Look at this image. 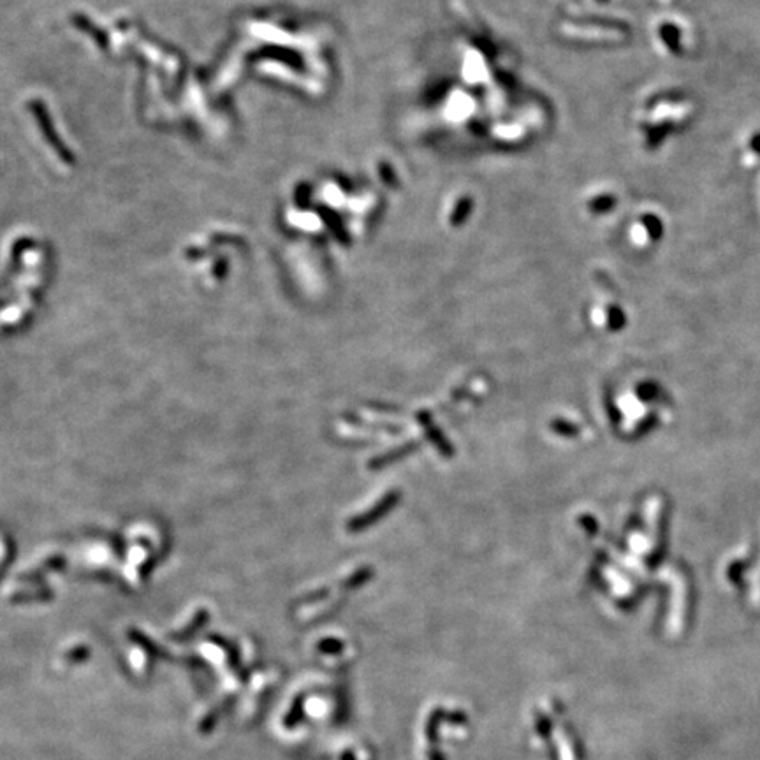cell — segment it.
<instances>
[{
  "label": "cell",
  "mask_w": 760,
  "mask_h": 760,
  "mask_svg": "<svg viewBox=\"0 0 760 760\" xmlns=\"http://www.w3.org/2000/svg\"><path fill=\"white\" fill-rule=\"evenodd\" d=\"M574 30L576 34H581V36L606 41H620L630 34L629 27L625 23L613 22V20H592L585 25H578Z\"/></svg>",
  "instance_id": "6da1fadb"
},
{
  "label": "cell",
  "mask_w": 760,
  "mask_h": 760,
  "mask_svg": "<svg viewBox=\"0 0 760 760\" xmlns=\"http://www.w3.org/2000/svg\"><path fill=\"white\" fill-rule=\"evenodd\" d=\"M676 127L678 124L673 120V118H662V120H658L657 124L644 125L643 132H644V141H646V148H650V150H657L662 142H664L665 139L669 138V136L676 131Z\"/></svg>",
  "instance_id": "7a4b0ae2"
},
{
  "label": "cell",
  "mask_w": 760,
  "mask_h": 760,
  "mask_svg": "<svg viewBox=\"0 0 760 760\" xmlns=\"http://www.w3.org/2000/svg\"><path fill=\"white\" fill-rule=\"evenodd\" d=\"M658 37L664 43V46L669 50L673 55H680L681 53V30L680 27L674 25L671 22H664L658 25Z\"/></svg>",
  "instance_id": "3957f363"
},
{
  "label": "cell",
  "mask_w": 760,
  "mask_h": 760,
  "mask_svg": "<svg viewBox=\"0 0 760 760\" xmlns=\"http://www.w3.org/2000/svg\"><path fill=\"white\" fill-rule=\"evenodd\" d=\"M639 224L644 229V233H646V238L651 240V242H658L664 236V222L655 213H644L639 219Z\"/></svg>",
  "instance_id": "277c9868"
},
{
  "label": "cell",
  "mask_w": 760,
  "mask_h": 760,
  "mask_svg": "<svg viewBox=\"0 0 760 760\" xmlns=\"http://www.w3.org/2000/svg\"><path fill=\"white\" fill-rule=\"evenodd\" d=\"M616 205H618L616 196L611 194V192H606V194H600L597 196V198H593L592 201L588 203V210L592 213H595V215H607V213H611L614 208H616Z\"/></svg>",
  "instance_id": "5b68a950"
},
{
  "label": "cell",
  "mask_w": 760,
  "mask_h": 760,
  "mask_svg": "<svg viewBox=\"0 0 760 760\" xmlns=\"http://www.w3.org/2000/svg\"><path fill=\"white\" fill-rule=\"evenodd\" d=\"M750 152H752L755 157H760V131L750 138Z\"/></svg>",
  "instance_id": "8992f818"
},
{
  "label": "cell",
  "mask_w": 760,
  "mask_h": 760,
  "mask_svg": "<svg viewBox=\"0 0 760 760\" xmlns=\"http://www.w3.org/2000/svg\"><path fill=\"white\" fill-rule=\"evenodd\" d=\"M600 2H607V0H600Z\"/></svg>",
  "instance_id": "52a82bcc"
}]
</instances>
